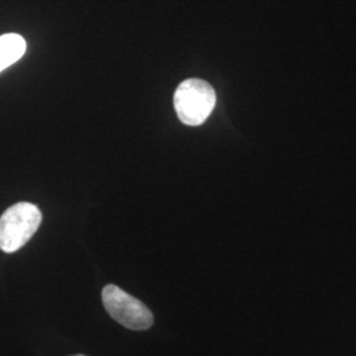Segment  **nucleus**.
Returning a JSON list of instances; mask_svg holds the SVG:
<instances>
[{
	"mask_svg": "<svg viewBox=\"0 0 356 356\" xmlns=\"http://www.w3.org/2000/svg\"><path fill=\"white\" fill-rule=\"evenodd\" d=\"M41 211L36 204L19 202L0 216V250L13 254L24 247L41 225Z\"/></svg>",
	"mask_w": 356,
	"mask_h": 356,
	"instance_id": "1",
	"label": "nucleus"
},
{
	"mask_svg": "<svg viewBox=\"0 0 356 356\" xmlns=\"http://www.w3.org/2000/svg\"><path fill=\"white\" fill-rule=\"evenodd\" d=\"M173 102L184 124L191 127L201 126L216 107V90L204 79H185L178 85Z\"/></svg>",
	"mask_w": 356,
	"mask_h": 356,
	"instance_id": "2",
	"label": "nucleus"
},
{
	"mask_svg": "<svg viewBox=\"0 0 356 356\" xmlns=\"http://www.w3.org/2000/svg\"><path fill=\"white\" fill-rule=\"evenodd\" d=\"M103 305L113 318L131 330H147L153 325L149 307L116 285H106L102 291Z\"/></svg>",
	"mask_w": 356,
	"mask_h": 356,
	"instance_id": "3",
	"label": "nucleus"
},
{
	"mask_svg": "<svg viewBox=\"0 0 356 356\" xmlns=\"http://www.w3.org/2000/svg\"><path fill=\"white\" fill-rule=\"evenodd\" d=\"M26 51V40L20 35L7 33L0 36V73L17 63Z\"/></svg>",
	"mask_w": 356,
	"mask_h": 356,
	"instance_id": "4",
	"label": "nucleus"
},
{
	"mask_svg": "<svg viewBox=\"0 0 356 356\" xmlns=\"http://www.w3.org/2000/svg\"><path fill=\"white\" fill-rule=\"evenodd\" d=\"M72 356H85V355H72Z\"/></svg>",
	"mask_w": 356,
	"mask_h": 356,
	"instance_id": "5",
	"label": "nucleus"
}]
</instances>
